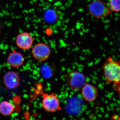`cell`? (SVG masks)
<instances>
[{
  "label": "cell",
  "instance_id": "obj_1",
  "mask_svg": "<svg viewBox=\"0 0 120 120\" xmlns=\"http://www.w3.org/2000/svg\"><path fill=\"white\" fill-rule=\"evenodd\" d=\"M102 68L105 81L107 83H113L115 89L120 93V61L115 60L109 57L103 64Z\"/></svg>",
  "mask_w": 120,
  "mask_h": 120
},
{
  "label": "cell",
  "instance_id": "obj_2",
  "mask_svg": "<svg viewBox=\"0 0 120 120\" xmlns=\"http://www.w3.org/2000/svg\"><path fill=\"white\" fill-rule=\"evenodd\" d=\"M89 11L90 15L98 19L105 18L111 13L109 6L101 0H94L91 2Z\"/></svg>",
  "mask_w": 120,
  "mask_h": 120
},
{
  "label": "cell",
  "instance_id": "obj_3",
  "mask_svg": "<svg viewBox=\"0 0 120 120\" xmlns=\"http://www.w3.org/2000/svg\"><path fill=\"white\" fill-rule=\"evenodd\" d=\"M66 81L67 85L71 90L77 92L82 89L86 83V78L81 72L72 70L68 73Z\"/></svg>",
  "mask_w": 120,
  "mask_h": 120
},
{
  "label": "cell",
  "instance_id": "obj_4",
  "mask_svg": "<svg viewBox=\"0 0 120 120\" xmlns=\"http://www.w3.org/2000/svg\"><path fill=\"white\" fill-rule=\"evenodd\" d=\"M42 106L46 112H54L61 109L60 100L54 93L50 94H42Z\"/></svg>",
  "mask_w": 120,
  "mask_h": 120
},
{
  "label": "cell",
  "instance_id": "obj_5",
  "mask_svg": "<svg viewBox=\"0 0 120 120\" xmlns=\"http://www.w3.org/2000/svg\"><path fill=\"white\" fill-rule=\"evenodd\" d=\"M51 52L49 46L43 43H37L32 48V50L34 57L40 61L47 60L50 56Z\"/></svg>",
  "mask_w": 120,
  "mask_h": 120
},
{
  "label": "cell",
  "instance_id": "obj_6",
  "mask_svg": "<svg viewBox=\"0 0 120 120\" xmlns=\"http://www.w3.org/2000/svg\"><path fill=\"white\" fill-rule=\"evenodd\" d=\"M82 90V96L87 101L93 102L97 98L98 91V88L94 85L86 82Z\"/></svg>",
  "mask_w": 120,
  "mask_h": 120
},
{
  "label": "cell",
  "instance_id": "obj_7",
  "mask_svg": "<svg viewBox=\"0 0 120 120\" xmlns=\"http://www.w3.org/2000/svg\"><path fill=\"white\" fill-rule=\"evenodd\" d=\"M5 86L7 88L13 89L20 84V78L17 73L13 71H9L5 74L3 78Z\"/></svg>",
  "mask_w": 120,
  "mask_h": 120
},
{
  "label": "cell",
  "instance_id": "obj_8",
  "mask_svg": "<svg viewBox=\"0 0 120 120\" xmlns=\"http://www.w3.org/2000/svg\"><path fill=\"white\" fill-rule=\"evenodd\" d=\"M34 39L31 35L27 32H23L18 34L16 37V45L20 49H27L32 46Z\"/></svg>",
  "mask_w": 120,
  "mask_h": 120
},
{
  "label": "cell",
  "instance_id": "obj_9",
  "mask_svg": "<svg viewBox=\"0 0 120 120\" xmlns=\"http://www.w3.org/2000/svg\"><path fill=\"white\" fill-rule=\"evenodd\" d=\"M24 58L22 55L17 52H13L9 54L7 61L10 67L14 68H18L23 64Z\"/></svg>",
  "mask_w": 120,
  "mask_h": 120
},
{
  "label": "cell",
  "instance_id": "obj_10",
  "mask_svg": "<svg viewBox=\"0 0 120 120\" xmlns=\"http://www.w3.org/2000/svg\"><path fill=\"white\" fill-rule=\"evenodd\" d=\"M54 67L50 64H45L42 66L40 69V72L42 76L46 79L51 78L55 73Z\"/></svg>",
  "mask_w": 120,
  "mask_h": 120
},
{
  "label": "cell",
  "instance_id": "obj_11",
  "mask_svg": "<svg viewBox=\"0 0 120 120\" xmlns=\"http://www.w3.org/2000/svg\"><path fill=\"white\" fill-rule=\"evenodd\" d=\"M14 106L10 102L4 101L0 103V113L5 116H8L12 113Z\"/></svg>",
  "mask_w": 120,
  "mask_h": 120
},
{
  "label": "cell",
  "instance_id": "obj_12",
  "mask_svg": "<svg viewBox=\"0 0 120 120\" xmlns=\"http://www.w3.org/2000/svg\"><path fill=\"white\" fill-rule=\"evenodd\" d=\"M44 19L49 23L55 22L57 18V15L56 11L50 9L46 11L44 15Z\"/></svg>",
  "mask_w": 120,
  "mask_h": 120
},
{
  "label": "cell",
  "instance_id": "obj_13",
  "mask_svg": "<svg viewBox=\"0 0 120 120\" xmlns=\"http://www.w3.org/2000/svg\"><path fill=\"white\" fill-rule=\"evenodd\" d=\"M109 6L111 11L118 12L120 10V0H110Z\"/></svg>",
  "mask_w": 120,
  "mask_h": 120
},
{
  "label": "cell",
  "instance_id": "obj_14",
  "mask_svg": "<svg viewBox=\"0 0 120 120\" xmlns=\"http://www.w3.org/2000/svg\"><path fill=\"white\" fill-rule=\"evenodd\" d=\"M1 33V29L0 28V34Z\"/></svg>",
  "mask_w": 120,
  "mask_h": 120
}]
</instances>
